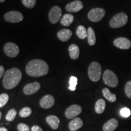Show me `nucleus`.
Returning a JSON list of instances; mask_svg holds the SVG:
<instances>
[{"label":"nucleus","instance_id":"1","mask_svg":"<svg viewBox=\"0 0 131 131\" xmlns=\"http://www.w3.org/2000/svg\"><path fill=\"white\" fill-rule=\"evenodd\" d=\"M49 66L42 60L35 59L30 61L26 66L27 74L32 77H40L47 75L49 72Z\"/></svg>","mask_w":131,"mask_h":131},{"label":"nucleus","instance_id":"2","mask_svg":"<svg viewBox=\"0 0 131 131\" xmlns=\"http://www.w3.org/2000/svg\"><path fill=\"white\" fill-rule=\"evenodd\" d=\"M22 78V73L19 69L14 68L7 70L3 78V87L6 89H12L19 84Z\"/></svg>","mask_w":131,"mask_h":131},{"label":"nucleus","instance_id":"3","mask_svg":"<svg viewBox=\"0 0 131 131\" xmlns=\"http://www.w3.org/2000/svg\"><path fill=\"white\" fill-rule=\"evenodd\" d=\"M101 75V66L98 62L94 61L88 68V76L89 79L94 82L99 81Z\"/></svg>","mask_w":131,"mask_h":131},{"label":"nucleus","instance_id":"4","mask_svg":"<svg viewBox=\"0 0 131 131\" xmlns=\"http://www.w3.org/2000/svg\"><path fill=\"white\" fill-rule=\"evenodd\" d=\"M127 21H128V17L125 13H118L112 18L109 22V26L114 29L119 28L126 25Z\"/></svg>","mask_w":131,"mask_h":131},{"label":"nucleus","instance_id":"5","mask_svg":"<svg viewBox=\"0 0 131 131\" xmlns=\"http://www.w3.org/2000/svg\"><path fill=\"white\" fill-rule=\"evenodd\" d=\"M103 80L107 86L115 88L118 84V79L115 73L111 70H106L103 75Z\"/></svg>","mask_w":131,"mask_h":131},{"label":"nucleus","instance_id":"6","mask_svg":"<svg viewBox=\"0 0 131 131\" xmlns=\"http://www.w3.org/2000/svg\"><path fill=\"white\" fill-rule=\"evenodd\" d=\"M106 14L105 10L102 8H94L88 13V18L93 23H97L103 18Z\"/></svg>","mask_w":131,"mask_h":131},{"label":"nucleus","instance_id":"7","mask_svg":"<svg viewBox=\"0 0 131 131\" xmlns=\"http://www.w3.org/2000/svg\"><path fill=\"white\" fill-rule=\"evenodd\" d=\"M4 52L7 57L15 58L17 57L19 53L18 46L14 42H7L4 46Z\"/></svg>","mask_w":131,"mask_h":131},{"label":"nucleus","instance_id":"8","mask_svg":"<svg viewBox=\"0 0 131 131\" xmlns=\"http://www.w3.org/2000/svg\"><path fill=\"white\" fill-rule=\"evenodd\" d=\"M24 18L23 15L18 11H10L4 15L5 20L9 23H16L23 21Z\"/></svg>","mask_w":131,"mask_h":131},{"label":"nucleus","instance_id":"9","mask_svg":"<svg viewBox=\"0 0 131 131\" xmlns=\"http://www.w3.org/2000/svg\"><path fill=\"white\" fill-rule=\"evenodd\" d=\"M62 14L61 9L59 6H53L49 13V19L52 24H56L60 21Z\"/></svg>","mask_w":131,"mask_h":131},{"label":"nucleus","instance_id":"10","mask_svg":"<svg viewBox=\"0 0 131 131\" xmlns=\"http://www.w3.org/2000/svg\"><path fill=\"white\" fill-rule=\"evenodd\" d=\"M82 112V108L78 104H73L69 106L65 111V116L68 119H72L80 115Z\"/></svg>","mask_w":131,"mask_h":131},{"label":"nucleus","instance_id":"11","mask_svg":"<svg viewBox=\"0 0 131 131\" xmlns=\"http://www.w3.org/2000/svg\"><path fill=\"white\" fill-rule=\"evenodd\" d=\"M41 85L38 82H34L26 84L23 88V92L27 95H30L37 92L40 89Z\"/></svg>","mask_w":131,"mask_h":131},{"label":"nucleus","instance_id":"12","mask_svg":"<svg viewBox=\"0 0 131 131\" xmlns=\"http://www.w3.org/2000/svg\"><path fill=\"white\" fill-rule=\"evenodd\" d=\"M114 45L119 49H129L131 47V42L126 38L119 37L114 41Z\"/></svg>","mask_w":131,"mask_h":131},{"label":"nucleus","instance_id":"13","mask_svg":"<svg viewBox=\"0 0 131 131\" xmlns=\"http://www.w3.org/2000/svg\"><path fill=\"white\" fill-rule=\"evenodd\" d=\"M55 104V99L51 95H46L44 96L40 101V105L43 109H50L53 107Z\"/></svg>","mask_w":131,"mask_h":131},{"label":"nucleus","instance_id":"14","mask_svg":"<svg viewBox=\"0 0 131 131\" xmlns=\"http://www.w3.org/2000/svg\"><path fill=\"white\" fill-rule=\"evenodd\" d=\"M83 8V4L80 0H75L73 2L68 3L65 9L69 12H78Z\"/></svg>","mask_w":131,"mask_h":131},{"label":"nucleus","instance_id":"15","mask_svg":"<svg viewBox=\"0 0 131 131\" xmlns=\"http://www.w3.org/2000/svg\"><path fill=\"white\" fill-rule=\"evenodd\" d=\"M72 35V31L68 29H64L58 31L57 33V37L60 41L63 42H66L70 38Z\"/></svg>","mask_w":131,"mask_h":131},{"label":"nucleus","instance_id":"16","mask_svg":"<svg viewBox=\"0 0 131 131\" xmlns=\"http://www.w3.org/2000/svg\"><path fill=\"white\" fill-rule=\"evenodd\" d=\"M118 126V122L117 119L112 118L108 120L103 125V131H114Z\"/></svg>","mask_w":131,"mask_h":131},{"label":"nucleus","instance_id":"17","mask_svg":"<svg viewBox=\"0 0 131 131\" xmlns=\"http://www.w3.org/2000/svg\"><path fill=\"white\" fill-rule=\"evenodd\" d=\"M83 126V122L79 117H76L70 121L69 124V129L70 131H77Z\"/></svg>","mask_w":131,"mask_h":131},{"label":"nucleus","instance_id":"18","mask_svg":"<svg viewBox=\"0 0 131 131\" xmlns=\"http://www.w3.org/2000/svg\"><path fill=\"white\" fill-rule=\"evenodd\" d=\"M46 122L52 129L56 130L60 125V119L55 115H49L46 117Z\"/></svg>","mask_w":131,"mask_h":131},{"label":"nucleus","instance_id":"19","mask_svg":"<svg viewBox=\"0 0 131 131\" xmlns=\"http://www.w3.org/2000/svg\"><path fill=\"white\" fill-rule=\"evenodd\" d=\"M69 53L70 58L72 60H77L80 55V49L77 45L72 44L69 47Z\"/></svg>","mask_w":131,"mask_h":131},{"label":"nucleus","instance_id":"20","mask_svg":"<svg viewBox=\"0 0 131 131\" xmlns=\"http://www.w3.org/2000/svg\"><path fill=\"white\" fill-rule=\"evenodd\" d=\"M74 20V17L72 14H65L64 15L63 17L61 19V24L64 26L68 27L73 23Z\"/></svg>","mask_w":131,"mask_h":131},{"label":"nucleus","instance_id":"21","mask_svg":"<svg viewBox=\"0 0 131 131\" xmlns=\"http://www.w3.org/2000/svg\"><path fill=\"white\" fill-rule=\"evenodd\" d=\"M106 102L104 100L99 99L97 100L95 105V111L98 114H102L105 110Z\"/></svg>","mask_w":131,"mask_h":131},{"label":"nucleus","instance_id":"22","mask_svg":"<svg viewBox=\"0 0 131 131\" xmlns=\"http://www.w3.org/2000/svg\"><path fill=\"white\" fill-rule=\"evenodd\" d=\"M102 93L104 97L106 99H107L108 101H110V102L114 103L116 101V100H117L116 95L111 93L110 90L108 89V88H104L102 91Z\"/></svg>","mask_w":131,"mask_h":131},{"label":"nucleus","instance_id":"23","mask_svg":"<svg viewBox=\"0 0 131 131\" xmlns=\"http://www.w3.org/2000/svg\"><path fill=\"white\" fill-rule=\"evenodd\" d=\"M88 41L90 46H94L96 42V37L95 32L92 27H89L88 29Z\"/></svg>","mask_w":131,"mask_h":131},{"label":"nucleus","instance_id":"24","mask_svg":"<svg viewBox=\"0 0 131 131\" xmlns=\"http://www.w3.org/2000/svg\"><path fill=\"white\" fill-rule=\"evenodd\" d=\"M77 35L81 40H84L88 37V30L83 26H79L77 29Z\"/></svg>","mask_w":131,"mask_h":131},{"label":"nucleus","instance_id":"25","mask_svg":"<svg viewBox=\"0 0 131 131\" xmlns=\"http://www.w3.org/2000/svg\"><path fill=\"white\" fill-rule=\"evenodd\" d=\"M32 114V109L29 107H24L21 109L19 115L21 117H28Z\"/></svg>","mask_w":131,"mask_h":131},{"label":"nucleus","instance_id":"26","mask_svg":"<svg viewBox=\"0 0 131 131\" xmlns=\"http://www.w3.org/2000/svg\"><path fill=\"white\" fill-rule=\"evenodd\" d=\"M16 111L15 109H11L8 111L7 114H6V119L8 122H12L15 118L16 116Z\"/></svg>","mask_w":131,"mask_h":131},{"label":"nucleus","instance_id":"27","mask_svg":"<svg viewBox=\"0 0 131 131\" xmlns=\"http://www.w3.org/2000/svg\"><path fill=\"white\" fill-rule=\"evenodd\" d=\"M78 83L77 78L75 77L74 76H72L70 78L69 80V89L70 91H74L76 89V86Z\"/></svg>","mask_w":131,"mask_h":131},{"label":"nucleus","instance_id":"28","mask_svg":"<svg viewBox=\"0 0 131 131\" xmlns=\"http://www.w3.org/2000/svg\"><path fill=\"white\" fill-rule=\"evenodd\" d=\"M9 101V95L7 94H1L0 95V107H3L7 104Z\"/></svg>","mask_w":131,"mask_h":131},{"label":"nucleus","instance_id":"29","mask_svg":"<svg viewBox=\"0 0 131 131\" xmlns=\"http://www.w3.org/2000/svg\"><path fill=\"white\" fill-rule=\"evenodd\" d=\"M23 4L28 9H32L36 4V0H21Z\"/></svg>","mask_w":131,"mask_h":131},{"label":"nucleus","instance_id":"30","mask_svg":"<svg viewBox=\"0 0 131 131\" xmlns=\"http://www.w3.org/2000/svg\"><path fill=\"white\" fill-rule=\"evenodd\" d=\"M119 113H120V115L122 117L124 118H127L130 115L131 111L130 109H129V108L123 107L121 109Z\"/></svg>","mask_w":131,"mask_h":131},{"label":"nucleus","instance_id":"31","mask_svg":"<svg viewBox=\"0 0 131 131\" xmlns=\"http://www.w3.org/2000/svg\"><path fill=\"white\" fill-rule=\"evenodd\" d=\"M124 91L126 96L129 98H131V81H129L126 83L124 88Z\"/></svg>","mask_w":131,"mask_h":131},{"label":"nucleus","instance_id":"32","mask_svg":"<svg viewBox=\"0 0 131 131\" xmlns=\"http://www.w3.org/2000/svg\"><path fill=\"white\" fill-rule=\"evenodd\" d=\"M17 129L18 131H30L29 126L24 123H19L17 126Z\"/></svg>","mask_w":131,"mask_h":131},{"label":"nucleus","instance_id":"33","mask_svg":"<svg viewBox=\"0 0 131 131\" xmlns=\"http://www.w3.org/2000/svg\"><path fill=\"white\" fill-rule=\"evenodd\" d=\"M31 131H43L41 127L38 125H34L31 128Z\"/></svg>","mask_w":131,"mask_h":131},{"label":"nucleus","instance_id":"34","mask_svg":"<svg viewBox=\"0 0 131 131\" xmlns=\"http://www.w3.org/2000/svg\"><path fill=\"white\" fill-rule=\"evenodd\" d=\"M4 68L3 66H0V78H2L3 74L4 73Z\"/></svg>","mask_w":131,"mask_h":131},{"label":"nucleus","instance_id":"35","mask_svg":"<svg viewBox=\"0 0 131 131\" xmlns=\"http://www.w3.org/2000/svg\"><path fill=\"white\" fill-rule=\"evenodd\" d=\"M0 131H8V130L6 128V127H1V128H0Z\"/></svg>","mask_w":131,"mask_h":131},{"label":"nucleus","instance_id":"36","mask_svg":"<svg viewBox=\"0 0 131 131\" xmlns=\"http://www.w3.org/2000/svg\"><path fill=\"white\" fill-rule=\"evenodd\" d=\"M5 1H6V0H0V3H4Z\"/></svg>","mask_w":131,"mask_h":131},{"label":"nucleus","instance_id":"37","mask_svg":"<svg viewBox=\"0 0 131 131\" xmlns=\"http://www.w3.org/2000/svg\"><path fill=\"white\" fill-rule=\"evenodd\" d=\"M1 116H2V112H0V119L1 118Z\"/></svg>","mask_w":131,"mask_h":131}]
</instances>
